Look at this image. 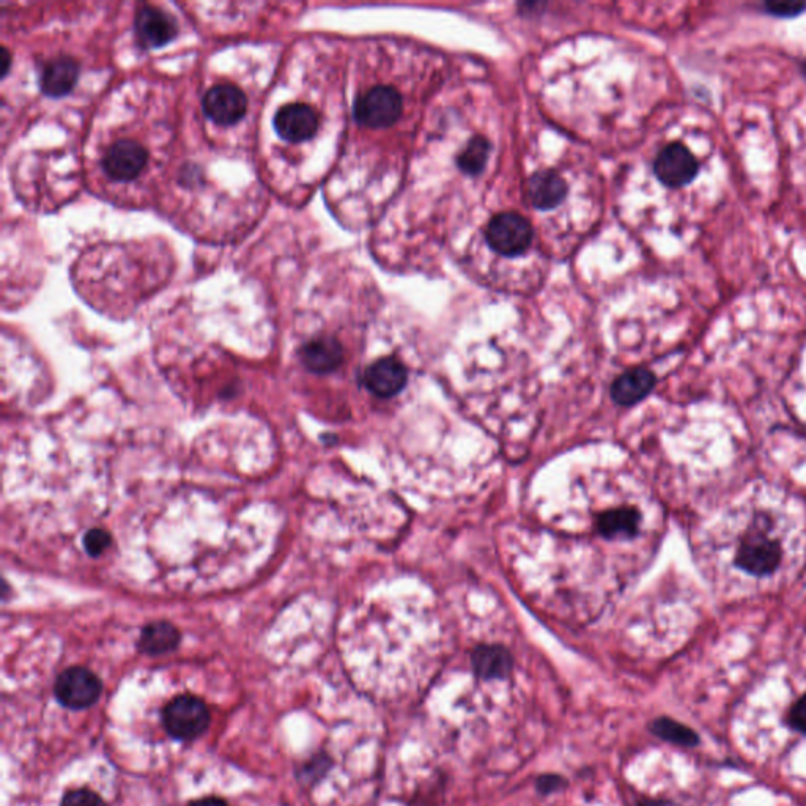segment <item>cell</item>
Listing matches in <instances>:
<instances>
[{
    "mask_svg": "<svg viewBox=\"0 0 806 806\" xmlns=\"http://www.w3.org/2000/svg\"><path fill=\"white\" fill-rule=\"evenodd\" d=\"M803 74H805V78H806V63H805V65H803Z\"/></svg>",
    "mask_w": 806,
    "mask_h": 806,
    "instance_id": "obj_28",
    "label": "cell"
},
{
    "mask_svg": "<svg viewBox=\"0 0 806 806\" xmlns=\"http://www.w3.org/2000/svg\"><path fill=\"white\" fill-rule=\"evenodd\" d=\"M2 63H4V71H2V76H7L8 70H10V63H12V56H10V51L7 48H2Z\"/></svg>",
    "mask_w": 806,
    "mask_h": 806,
    "instance_id": "obj_26",
    "label": "cell"
},
{
    "mask_svg": "<svg viewBox=\"0 0 806 806\" xmlns=\"http://www.w3.org/2000/svg\"><path fill=\"white\" fill-rule=\"evenodd\" d=\"M210 721L207 704L193 695L177 696L163 710V725L167 734L183 742L202 736Z\"/></svg>",
    "mask_w": 806,
    "mask_h": 806,
    "instance_id": "obj_1",
    "label": "cell"
},
{
    "mask_svg": "<svg viewBox=\"0 0 806 806\" xmlns=\"http://www.w3.org/2000/svg\"><path fill=\"white\" fill-rule=\"evenodd\" d=\"M485 240L490 249L503 257L523 256L534 240L531 222L515 211L496 215L485 229Z\"/></svg>",
    "mask_w": 806,
    "mask_h": 806,
    "instance_id": "obj_2",
    "label": "cell"
},
{
    "mask_svg": "<svg viewBox=\"0 0 806 806\" xmlns=\"http://www.w3.org/2000/svg\"><path fill=\"white\" fill-rule=\"evenodd\" d=\"M537 786H539L540 792L550 794V792L562 788V786H564V780H562L561 777H556V775H545V777L539 778Z\"/></svg>",
    "mask_w": 806,
    "mask_h": 806,
    "instance_id": "obj_24",
    "label": "cell"
},
{
    "mask_svg": "<svg viewBox=\"0 0 806 806\" xmlns=\"http://www.w3.org/2000/svg\"><path fill=\"white\" fill-rule=\"evenodd\" d=\"M699 172V163L692 150L681 142H673L655 156L654 174L666 188L679 189L690 185Z\"/></svg>",
    "mask_w": 806,
    "mask_h": 806,
    "instance_id": "obj_5",
    "label": "cell"
},
{
    "mask_svg": "<svg viewBox=\"0 0 806 806\" xmlns=\"http://www.w3.org/2000/svg\"><path fill=\"white\" fill-rule=\"evenodd\" d=\"M766 12L769 15L778 16V18H794L800 15L803 10H806L805 4H791V2H783V4H770L764 5Z\"/></svg>",
    "mask_w": 806,
    "mask_h": 806,
    "instance_id": "obj_22",
    "label": "cell"
},
{
    "mask_svg": "<svg viewBox=\"0 0 806 806\" xmlns=\"http://www.w3.org/2000/svg\"><path fill=\"white\" fill-rule=\"evenodd\" d=\"M145 163H147L145 148L136 141L122 139L112 144L108 152L104 153L101 166L106 175L115 182H131L141 174Z\"/></svg>",
    "mask_w": 806,
    "mask_h": 806,
    "instance_id": "obj_7",
    "label": "cell"
},
{
    "mask_svg": "<svg viewBox=\"0 0 806 806\" xmlns=\"http://www.w3.org/2000/svg\"><path fill=\"white\" fill-rule=\"evenodd\" d=\"M654 386L655 377L651 370L638 367V369L625 372L618 380L614 381L613 386H611V397L619 405L630 407V405H635V403L648 396Z\"/></svg>",
    "mask_w": 806,
    "mask_h": 806,
    "instance_id": "obj_15",
    "label": "cell"
},
{
    "mask_svg": "<svg viewBox=\"0 0 806 806\" xmlns=\"http://www.w3.org/2000/svg\"><path fill=\"white\" fill-rule=\"evenodd\" d=\"M134 29L144 48H161L171 43L178 32L174 18L152 5H145L137 12Z\"/></svg>",
    "mask_w": 806,
    "mask_h": 806,
    "instance_id": "obj_10",
    "label": "cell"
},
{
    "mask_svg": "<svg viewBox=\"0 0 806 806\" xmlns=\"http://www.w3.org/2000/svg\"><path fill=\"white\" fill-rule=\"evenodd\" d=\"M300 356L307 370L315 374H328L341 366L344 348L334 337H317L301 348Z\"/></svg>",
    "mask_w": 806,
    "mask_h": 806,
    "instance_id": "obj_13",
    "label": "cell"
},
{
    "mask_svg": "<svg viewBox=\"0 0 806 806\" xmlns=\"http://www.w3.org/2000/svg\"><path fill=\"white\" fill-rule=\"evenodd\" d=\"M402 111V95L391 86L372 87L359 95L353 108L356 122L374 130L394 125Z\"/></svg>",
    "mask_w": 806,
    "mask_h": 806,
    "instance_id": "obj_3",
    "label": "cell"
},
{
    "mask_svg": "<svg viewBox=\"0 0 806 806\" xmlns=\"http://www.w3.org/2000/svg\"><path fill=\"white\" fill-rule=\"evenodd\" d=\"M60 806H106L100 795L90 789H73L63 795Z\"/></svg>",
    "mask_w": 806,
    "mask_h": 806,
    "instance_id": "obj_20",
    "label": "cell"
},
{
    "mask_svg": "<svg viewBox=\"0 0 806 806\" xmlns=\"http://www.w3.org/2000/svg\"><path fill=\"white\" fill-rule=\"evenodd\" d=\"M780 561L781 550L777 542L764 536L747 537L736 553V566L758 577L775 572Z\"/></svg>",
    "mask_w": 806,
    "mask_h": 806,
    "instance_id": "obj_8",
    "label": "cell"
},
{
    "mask_svg": "<svg viewBox=\"0 0 806 806\" xmlns=\"http://www.w3.org/2000/svg\"><path fill=\"white\" fill-rule=\"evenodd\" d=\"M111 545V536L103 529H92L84 537V548L90 556H100Z\"/></svg>",
    "mask_w": 806,
    "mask_h": 806,
    "instance_id": "obj_21",
    "label": "cell"
},
{
    "mask_svg": "<svg viewBox=\"0 0 806 806\" xmlns=\"http://www.w3.org/2000/svg\"><path fill=\"white\" fill-rule=\"evenodd\" d=\"M274 128L279 137L292 144L309 141L317 133L318 115L307 104H285L274 115Z\"/></svg>",
    "mask_w": 806,
    "mask_h": 806,
    "instance_id": "obj_9",
    "label": "cell"
},
{
    "mask_svg": "<svg viewBox=\"0 0 806 806\" xmlns=\"http://www.w3.org/2000/svg\"><path fill=\"white\" fill-rule=\"evenodd\" d=\"M492 156V144L485 137H474L462 148L457 164L463 174L477 177L485 171Z\"/></svg>",
    "mask_w": 806,
    "mask_h": 806,
    "instance_id": "obj_18",
    "label": "cell"
},
{
    "mask_svg": "<svg viewBox=\"0 0 806 806\" xmlns=\"http://www.w3.org/2000/svg\"><path fill=\"white\" fill-rule=\"evenodd\" d=\"M473 666L482 679H506L512 671V657L498 646H481L473 652Z\"/></svg>",
    "mask_w": 806,
    "mask_h": 806,
    "instance_id": "obj_16",
    "label": "cell"
},
{
    "mask_svg": "<svg viewBox=\"0 0 806 806\" xmlns=\"http://www.w3.org/2000/svg\"><path fill=\"white\" fill-rule=\"evenodd\" d=\"M640 806H674L671 802H665V800H644V802L640 803Z\"/></svg>",
    "mask_w": 806,
    "mask_h": 806,
    "instance_id": "obj_27",
    "label": "cell"
},
{
    "mask_svg": "<svg viewBox=\"0 0 806 806\" xmlns=\"http://www.w3.org/2000/svg\"><path fill=\"white\" fill-rule=\"evenodd\" d=\"M202 108L208 119L218 125L229 126L243 119L248 109V98L243 90L232 84H219L205 93Z\"/></svg>",
    "mask_w": 806,
    "mask_h": 806,
    "instance_id": "obj_6",
    "label": "cell"
},
{
    "mask_svg": "<svg viewBox=\"0 0 806 806\" xmlns=\"http://www.w3.org/2000/svg\"><path fill=\"white\" fill-rule=\"evenodd\" d=\"M180 632L169 622H153L142 630L137 643L139 651L147 655H163L177 649Z\"/></svg>",
    "mask_w": 806,
    "mask_h": 806,
    "instance_id": "obj_17",
    "label": "cell"
},
{
    "mask_svg": "<svg viewBox=\"0 0 806 806\" xmlns=\"http://www.w3.org/2000/svg\"><path fill=\"white\" fill-rule=\"evenodd\" d=\"M789 723L799 733L806 734V695L794 704L789 714Z\"/></svg>",
    "mask_w": 806,
    "mask_h": 806,
    "instance_id": "obj_23",
    "label": "cell"
},
{
    "mask_svg": "<svg viewBox=\"0 0 806 806\" xmlns=\"http://www.w3.org/2000/svg\"><path fill=\"white\" fill-rule=\"evenodd\" d=\"M101 681L84 666H71L57 677L54 695L68 709H89L101 696Z\"/></svg>",
    "mask_w": 806,
    "mask_h": 806,
    "instance_id": "obj_4",
    "label": "cell"
},
{
    "mask_svg": "<svg viewBox=\"0 0 806 806\" xmlns=\"http://www.w3.org/2000/svg\"><path fill=\"white\" fill-rule=\"evenodd\" d=\"M407 367L396 358H381L364 372V385L375 396L392 397L407 385Z\"/></svg>",
    "mask_w": 806,
    "mask_h": 806,
    "instance_id": "obj_12",
    "label": "cell"
},
{
    "mask_svg": "<svg viewBox=\"0 0 806 806\" xmlns=\"http://www.w3.org/2000/svg\"><path fill=\"white\" fill-rule=\"evenodd\" d=\"M189 806H230L224 800L216 799V797H208V799L196 800V802L189 803Z\"/></svg>",
    "mask_w": 806,
    "mask_h": 806,
    "instance_id": "obj_25",
    "label": "cell"
},
{
    "mask_svg": "<svg viewBox=\"0 0 806 806\" xmlns=\"http://www.w3.org/2000/svg\"><path fill=\"white\" fill-rule=\"evenodd\" d=\"M652 733L671 744L684 745V747H696L699 744L698 734L693 729L687 728L671 718L663 717L655 720L652 723Z\"/></svg>",
    "mask_w": 806,
    "mask_h": 806,
    "instance_id": "obj_19",
    "label": "cell"
},
{
    "mask_svg": "<svg viewBox=\"0 0 806 806\" xmlns=\"http://www.w3.org/2000/svg\"><path fill=\"white\" fill-rule=\"evenodd\" d=\"M79 76V65L71 57H57L43 68L40 76V87L48 97H65L76 86Z\"/></svg>",
    "mask_w": 806,
    "mask_h": 806,
    "instance_id": "obj_14",
    "label": "cell"
},
{
    "mask_svg": "<svg viewBox=\"0 0 806 806\" xmlns=\"http://www.w3.org/2000/svg\"><path fill=\"white\" fill-rule=\"evenodd\" d=\"M569 186L561 174L551 169L536 172L529 177L526 196L536 210L551 211L566 200Z\"/></svg>",
    "mask_w": 806,
    "mask_h": 806,
    "instance_id": "obj_11",
    "label": "cell"
}]
</instances>
